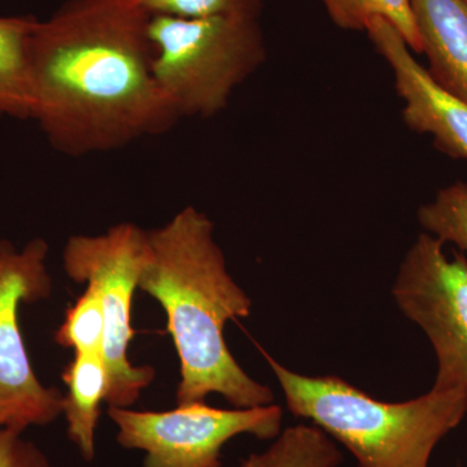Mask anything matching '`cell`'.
I'll return each mask as SVG.
<instances>
[{"label":"cell","mask_w":467,"mask_h":467,"mask_svg":"<svg viewBox=\"0 0 467 467\" xmlns=\"http://www.w3.org/2000/svg\"><path fill=\"white\" fill-rule=\"evenodd\" d=\"M335 26L350 32L367 30L373 18H384L401 34L408 47L422 54L410 0H321Z\"/></svg>","instance_id":"14"},{"label":"cell","mask_w":467,"mask_h":467,"mask_svg":"<svg viewBox=\"0 0 467 467\" xmlns=\"http://www.w3.org/2000/svg\"><path fill=\"white\" fill-rule=\"evenodd\" d=\"M67 386L63 396L67 436L85 461L95 459V432L100 405L109 396V373L101 353H75L61 374Z\"/></svg>","instance_id":"11"},{"label":"cell","mask_w":467,"mask_h":467,"mask_svg":"<svg viewBox=\"0 0 467 467\" xmlns=\"http://www.w3.org/2000/svg\"><path fill=\"white\" fill-rule=\"evenodd\" d=\"M459 467H462V466H459Z\"/></svg>","instance_id":"20"},{"label":"cell","mask_w":467,"mask_h":467,"mask_svg":"<svg viewBox=\"0 0 467 467\" xmlns=\"http://www.w3.org/2000/svg\"><path fill=\"white\" fill-rule=\"evenodd\" d=\"M150 16L260 20L264 0H134Z\"/></svg>","instance_id":"17"},{"label":"cell","mask_w":467,"mask_h":467,"mask_svg":"<svg viewBox=\"0 0 467 467\" xmlns=\"http://www.w3.org/2000/svg\"><path fill=\"white\" fill-rule=\"evenodd\" d=\"M444 244L431 234H420L405 254L392 295L435 350L432 389L467 396V259L456 251L450 259Z\"/></svg>","instance_id":"8"},{"label":"cell","mask_w":467,"mask_h":467,"mask_svg":"<svg viewBox=\"0 0 467 467\" xmlns=\"http://www.w3.org/2000/svg\"><path fill=\"white\" fill-rule=\"evenodd\" d=\"M427 73L451 97L467 103V3L410 0Z\"/></svg>","instance_id":"10"},{"label":"cell","mask_w":467,"mask_h":467,"mask_svg":"<svg viewBox=\"0 0 467 467\" xmlns=\"http://www.w3.org/2000/svg\"><path fill=\"white\" fill-rule=\"evenodd\" d=\"M465 2L467 3V0H465Z\"/></svg>","instance_id":"19"},{"label":"cell","mask_w":467,"mask_h":467,"mask_svg":"<svg viewBox=\"0 0 467 467\" xmlns=\"http://www.w3.org/2000/svg\"><path fill=\"white\" fill-rule=\"evenodd\" d=\"M140 291L158 301L180 358L177 405L205 402L212 393L234 408L266 407L275 393L248 376L227 348L229 321L251 315L252 300L234 281L207 214L186 207L149 230Z\"/></svg>","instance_id":"2"},{"label":"cell","mask_w":467,"mask_h":467,"mask_svg":"<svg viewBox=\"0 0 467 467\" xmlns=\"http://www.w3.org/2000/svg\"><path fill=\"white\" fill-rule=\"evenodd\" d=\"M147 254L149 230L131 223H119L98 235L70 236L63 251L67 275L94 288L103 304L109 407L130 408L156 377L155 368L134 367L128 356L135 335L131 308Z\"/></svg>","instance_id":"5"},{"label":"cell","mask_w":467,"mask_h":467,"mask_svg":"<svg viewBox=\"0 0 467 467\" xmlns=\"http://www.w3.org/2000/svg\"><path fill=\"white\" fill-rule=\"evenodd\" d=\"M0 467H54L45 451L27 441L24 431L0 429Z\"/></svg>","instance_id":"18"},{"label":"cell","mask_w":467,"mask_h":467,"mask_svg":"<svg viewBox=\"0 0 467 467\" xmlns=\"http://www.w3.org/2000/svg\"><path fill=\"white\" fill-rule=\"evenodd\" d=\"M343 454L317 426L288 427L263 453L251 454L239 467H337Z\"/></svg>","instance_id":"13"},{"label":"cell","mask_w":467,"mask_h":467,"mask_svg":"<svg viewBox=\"0 0 467 467\" xmlns=\"http://www.w3.org/2000/svg\"><path fill=\"white\" fill-rule=\"evenodd\" d=\"M417 220L425 233L467 252V183L457 181L442 187L418 208Z\"/></svg>","instance_id":"15"},{"label":"cell","mask_w":467,"mask_h":467,"mask_svg":"<svg viewBox=\"0 0 467 467\" xmlns=\"http://www.w3.org/2000/svg\"><path fill=\"white\" fill-rule=\"evenodd\" d=\"M153 72L181 119L216 116L266 60L260 20L150 16Z\"/></svg>","instance_id":"4"},{"label":"cell","mask_w":467,"mask_h":467,"mask_svg":"<svg viewBox=\"0 0 467 467\" xmlns=\"http://www.w3.org/2000/svg\"><path fill=\"white\" fill-rule=\"evenodd\" d=\"M260 350L290 411L343 444L356 467H429L436 445L467 413L461 392L431 389L413 400L383 402L339 377L301 376Z\"/></svg>","instance_id":"3"},{"label":"cell","mask_w":467,"mask_h":467,"mask_svg":"<svg viewBox=\"0 0 467 467\" xmlns=\"http://www.w3.org/2000/svg\"><path fill=\"white\" fill-rule=\"evenodd\" d=\"M55 342L75 353H101L106 342V316L98 292L86 287L85 294L67 310Z\"/></svg>","instance_id":"16"},{"label":"cell","mask_w":467,"mask_h":467,"mask_svg":"<svg viewBox=\"0 0 467 467\" xmlns=\"http://www.w3.org/2000/svg\"><path fill=\"white\" fill-rule=\"evenodd\" d=\"M36 21L0 15V119H30L29 42Z\"/></svg>","instance_id":"12"},{"label":"cell","mask_w":467,"mask_h":467,"mask_svg":"<svg viewBox=\"0 0 467 467\" xmlns=\"http://www.w3.org/2000/svg\"><path fill=\"white\" fill-rule=\"evenodd\" d=\"M150 15L134 0H66L29 42L30 119L79 158L168 133L180 121L153 72Z\"/></svg>","instance_id":"1"},{"label":"cell","mask_w":467,"mask_h":467,"mask_svg":"<svg viewBox=\"0 0 467 467\" xmlns=\"http://www.w3.org/2000/svg\"><path fill=\"white\" fill-rule=\"evenodd\" d=\"M109 416L119 444L146 453L142 467H221L223 445L235 436L267 441L281 434L284 411L275 404L218 409L192 402L167 411L109 407Z\"/></svg>","instance_id":"7"},{"label":"cell","mask_w":467,"mask_h":467,"mask_svg":"<svg viewBox=\"0 0 467 467\" xmlns=\"http://www.w3.org/2000/svg\"><path fill=\"white\" fill-rule=\"evenodd\" d=\"M50 247L34 238L17 248L0 239V429L47 426L63 414V396L34 371L20 327V306L50 297Z\"/></svg>","instance_id":"6"},{"label":"cell","mask_w":467,"mask_h":467,"mask_svg":"<svg viewBox=\"0 0 467 467\" xmlns=\"http://www.w3.org/2000/svg\"><path fill=\"white\" fill-rule=\"evenodd\" d=\"M365 32L391 69L405 126L414 133L430 135L445 155L467 160V103L435 84L389 21L373 18Z\"/></svg>","instance_id":"9"}]
</instances>
